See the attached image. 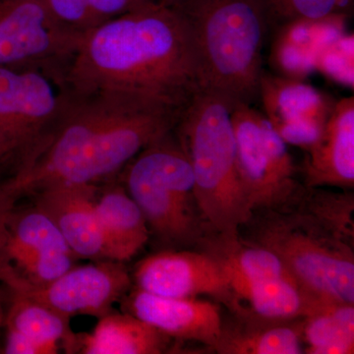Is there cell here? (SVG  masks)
Listing matches in <instances>:
<instances>
[{
    "label": "cell",
    "mask_w": 354,
    "mask_h": 354,
    "mask_svg": "<svg viewBox=\"0 0 354 354\" xmlns=\"http://www.w3.org/2000/svg\"><path fill=\"white\" fill-rule=\"evenodd\" d=\"M62 77L72 94L122 95L174 109L202 88L189 22L162 0L84 32Z\"/></svg>",
    "instance_id": "obj_1"
},
{
    "label": "cell",
    "mask_w": 354,
    "mask_h": 354,
    "mask_svg": "<svg viewBox=\"0 0 354 354\" xmlns=\"http://www.w3.org/2000/svg\"><path fill=\"white\" fill-rule=\"evenodd\" d=\"M183 109L106 94L69 100L55 128L6 179L16 199L55 184L99 185L174 130Z\"/></svg>",
    "instance_id": "obj_2"
},
{
    "label": "cell",
    "mask_w": 354,
    "mask_h": 354,
    "mask_svg": "<svg viewBox=\"0 0 354 354\" xmlns=\"http://www.w3.org/2000/svg\"><path fill=\"white\" fill-rule=\"evenodd\" d=\"M354 196L302 186L285 206L254 212L241 235L270 249L323 302L354 304Z\"/></svg>",
    "instance_id": "obj_3"
},
{
    "label": "cell",
    "mask_w": 354,
    "mask_h": 354,
    "mask_svg": "<svg viewBox=\"0 0 354 354\" xmlns=\"http://www.w3.org/2000/svg\"><path fill=\"white\" fill-rule=\"evenodd\" d=\"M234 104L201 88L184 106L174 127L192 167L206 237L239 235L252 216L237 169Z\"/></svg>",
    "instance_id": "obj_4"
},
{
    "label": "cell",
    "mask_w": 354,
    "mask_h": 354,
    "mask_svg": "<svg viewBox=\"0 0 354 354\" xmlns=\"http://www.w3.org/2000/svg\"><path fill=\"white\" fill-rule=\"evenodd\" d=\"M174 6L192 30L202 88L234 104L259 99L269 31L255 0H183Z\"/></svg>",
    "instance_id": "obj_5"
},
{
    "label": "cell",
    "mask_w": 354,
    "mask_h": 354,
    "mask_svg": "<svg viewBox=\"0 0 354 354\" xmlns=\"http://www.w3.org/2000/svg\"><path fill=\"white\" fill-rule=\"evenodd\" d=\"M120 176L158 241L198 247L206 239L192 167L174 128L141 151Z\"/></svg>",
    "instance_id": "obj_6"
},
{
    "label": "cell",
    "mask_w": 354,
    "mask_h": 354,
    "mask_svg": "<svg viewBox=\"0 0 354 354\" xmlns=\"http://www.w3.org/2000/svg\"><path fill=\"white\" fill-rule=\"evenodd\" d=\"M232 120L237 169L252 214L285 206L304 186L288 144L252 104H234Z\"/></svg>",
    "instance_id": "obj_7"
},
{
    "label": "cell",
    "mask_w": 354,
    "mask_h": 354,
    "mask_svg": "<svg viewBox=\"0 0 354 354\" xmlns=\"http://www.w3.org/2000/svg\"><path fill=\"white\" fill-rule=\"evenodd\" d=\"M68 100L59 74L34 67H0V130L13 147L14 167L43 143Z\"/></svg>",
    "instance_id": "obj_8"
},
{
    "label": "cell",
    "mask_w": 354,
    "mask_h": 354,
    "mask_svg": "<svg viewBox=\"0 0 354 354\" xmlns=\"http://www.w3.org/2000/svg\"><path fill=\"white\" fill-rule=\"evenodd\" d=\"M62 232L37 205L13 206L0 220V283L41 285L75 266Z\"/></svg>",
    "instance_id": "obj_9"
},
{
    "label": "cell",
    "mask_w": 354,
    "mask_h": 354,
    "mask_svg": "<svg viewBox=\"0 0 354 354\" xmlns=\"http://www.w3.org/2000/svg\"><path fill=\"white\" fill-rule=\"evenodd\" d=\"M81 36L60 24L44 0H0V67L62 76Z\"/></svg>",
    "instance_id": "obj_10"
},
{
    "label": "cell",
    "mask_w": 354,
    "mask_h": 354,
    "mask_svg": "<svg viewBox=\"0 0 354 354\" xmlns=\"http://www.w3.org/2000/svg\"><path fill=\"white\" fill-rule=\"evenodd\" d=\"M3 286L67 318L87 315L100 319L111 313L114 304L127 297L131 278L124 263L100 260L73 266L62 276L41 285L8 283Z\"/></svg>",
    "instance_id": "obj_11"
},
{
    "label": "cell",
    "mask_w": 354,
    "mask_h": 354,
    "mask_svg": "<svg viewBox=\"0 0 354 354\" xmlns=\"http://www.w3.org/2000/svg\"><path fill=\"white\" fill-rule=\"evenodd\" d=\"M137 288L158 297L207 295L234 312L230 279L220 260L203 250L162 251L145 258L134 272Z\"/></svg>",
    "instance_id": "obj_12"
},
{
    "label": "cell",
    "mask_w": 354,
    "mask_h": 354,
    "mask_svg": "<svg viewBox=\"0 0 354 354\" xmlns=\"http://www.w3.org/2000/svg\"><path fill=\"white\" fill-rule=\"evenodd\" d=\"M264 115L288 145L307 151L320 138L335 102L297 78L263 73Z\"/></svg>",
    "instance_id": "obj_13"
},
{
    "label": "cell",
    "mask_w": 354,
    "mask_h": 354,
    "mask_svg": "<svg viewBox=\"0 0 354 354\" xmlns=\"http://www.w3.org/2000/svg\"><path fill=\"white\" fill-rule=\"evenodd\" d=\"M124 299L127 312L171 339L199 342L212 349L220 341L223 321L216 301L158 297L138 288Z\"/></svg>",
    "instance_id": "obj_14"
},
{
    "label": "cell",
    "mask_w": 354,
    "mask_h": 354,
    "mask_svg": "<svg viewBox=\"0 0 354 354\" xmlns=\"http://www.w3.org/2000/svg\"><path fill=\"white\" fill-rule=\"evenodd\" d=\"M97 185L55 184L32 195L55 223L77 258L109 260L97 211Z\"/></svg>",
    "instance_id": "obj_15"
},
{
    "label": "cell",
    "mask_w": 354,
    "mask_h": 354,
    "mask_svg": "<svg viewBox=\"0 0 354 354\" xmlns=\"http://www.w3.org/2000/svg\"><path fill=\"white\" fill-rule=\"evenodd\" d=\"M310 187H354V97L335 102L320 138L305 151L299 169Z\"/></svg>",
    "instance_id": "obj_16"
},
{
    "label": "cell",
    "mask_w": 354,
    "mask_h": 354,
    "mask_svg": "<svg viewBox=\"0 0 354 354\" xmlns=\"http://www.w3.org/2000/svg\"><path fill=\"white\" fill-rule=\"evenodd\" d=\"M97 188L95 211L109 260L125 263L143 249L151 236L145 216L120 181Z\"/></svg>",
    "instance_id": "obj_17"
},
{
    "label": "cell",
    "mask_w": 354,
    "mask_h": 354,
    "mask_svg": "<svg viewBox=\"0 0 354 354\" xmlns=\"http://www.w3.org/2000/svg\"><path fill=\"white\" fill-rule=\"evenodd\" d=\"M235 316L271 322L299 320L323 301L317 299L291 274L232 286Z\"/></svg>",
    "instance_id": "obj_18"
},
{
    "label": "cell",
    "mask_w": 354,
    "mask_h": 354,
    "mask_svg": "<svg viewBox=\"0 0 354 354\" xmlns=\"http://www.w3.org/2000/svg\"><path fill=\"white\" fill-rule=\"evenodd\" d=\"M6 290L7 308L4 307L3 328L38 344L44 354L79 351V335L70 328V319L46 305Z\"/></svg>",
    "instance_id": "obj_19"
},
{
    "label": "cell",
    "mask_w": 354,
    "mask_h": 354,
    "mask_svg": "<svg viewBox=\"0 0 354 354\" xmlns=\"http://www.w3.org/2000/svg\"><path fill=\"white\" fill-rule=\"evenodd\" d=\"M171 337L129 312L101 317L90 334L79 335V353L85 354H160Z\"/></svg>",
    "instance_id": "obj_20"
},
{
    "label": "cell",
    "mask_w": 354,
    "mask_h": 354,
    "mask_svg": "<svg viewBox=\"0 0 354 354\" xmlns=\"http://www.w3.org/2000/svg\"><path fill=\"white\" fill-rule=\"evenodd\" d=\"M235 316V315H234ZM236 317V323L223 322L220 341L213 351L221 354L304 353L302 319L271 322Z\"/></svg>",
    "instance_id": "obj_21"
},
{
    "label": "cell",
    "mask_w": 354,
    "mask_h": 354,
    "mask_svg": "<svg viewBox=\"0 0 354 354\" xmlns=\"http://www.w3.org/2000/svg\"><path fill=\"white\" fill-rule=\"evenodd\" d=\"M304 353L353 354L354 304L322 302L302 319Z\"/></svg>",
    "instance_id": "obj_22"
},
{
    "label": "cell",
    "mask_w": 354,
    "mask_h": 354,
    "mask_svg": "<svg viewBox=\"0 0 354 354\" xmlns=\"http://www.w3.org/2000/svg\"><path fill=\"white\" fill-rule=\"evenodd\" d=\"M149 0H44L48 10L71 31L84 32Z\"/></svg>",
    "instance_id": "obj_23"
},
{
    "label": "cell",
    "mask_w": 354,
    "mask_h": 354,
    "mask_svg": "<svg viewBox=\"0 0 354 354\" xmlns=\"http://www.w3.org/2000/svg\"><path fill=\"white\" fill-rule=\"evenodd\" d=\"M264 16L269 39L298 21H318L344 15L349 0H255Z\"/></svg>",
    "instance_id": "obj_24"
},
{
    "label": "cell",
    "mask_w": 354,
    "mask_h": 354,
    "mask_svg": "<svg viewBox=\"0 0 354 354\" xmlns=\"http://www.w3.org/2000/svg\"><path fill=\"white\" fill-rule=\"evenodd\" d=\"M316 68L339 82L353 86V37L341 38L324 48L316 62Z\"/></svg>",
    "instance_id": "obj_25"
},
{
    "label": "cell",
    "mask_w": 354,
    "mask_h": 354,
    "mask_svg": "<svg viewBox=\"0 0 354 354\" xmlns=\"http://www.w3.org/2000/svg\"><path fill=\"white\" fill-rule=\"evenodd\" d=\"M15 155L10 149L0 148V171L7 167H13ZM1 183V181H0Z\"/></svg>",
    "instance_id": "obj_26"
},
{
    "label": "cell",
    "mask_w": 354,
    "mask_h": 354,
    "mask_svg": "<svg viewBox=\"0 0 354 354\" xmlns=\"http://www.w3.org/2000/svg\"><path fill=\"white\" fill-rule=\"evenodd\" d=\"M16 203L17 202L11 199L2 200V201H0V220H1L2 216H3L4 214H6L9 209L15 206Z\"/></svg>",
    "instance_id": "obj_27"
},
{
    "label": "cell",
    "mask_w": 354,
    "mask_h": 354,
    "mask_svg": "<svg viewBox=\"0 0 354 354\" xmlns=\"http://www.w3.org/2000/svg\"><path fill=\"white\" fill-rule=\"evenodd\" d=\"M6 199H11L16 201L15 198H14L12 195H11V193L9 192L8 189H7L6 184H4V180H2L1 183H0V201Z\"/></svg>",
    "instance_id": "obj_28"
},
{
    "label": "cell",
    "mask_w": 354,
    "mask_h": 354,
    "mask_svg": "<svg viewBox=\"0 0 354 354\" xmlns=\"http://www.w3.org/2000/svg\"><path fill=\"white\" fill-rule=\"evenodd\" d=\"M0 148L10 149V150L14 153V155H15L13 147L8 143V141H7L6 136H4L3 133L1 132V130H0Z\"/></svg>",
    "instance_id": "obj_29"
},
{
    "label": "cell",
    "mask_w": 354,
    "mask_h": 354,
    "mask_svg": "<svg viewBox=\"0 0 354 354\" xmlns=\"http://www.w3.org/2000/svg\"><path fill=\"white\" fill-rule=\"evenodd\" d=\"M4 321V305L2 301L1 297H0V334H1L2 328H3ZM0 353H1V346H0Z\"/></svg>",
    "instance_id": "obj_30"
},
{
    "label": "cell",
    "mask_w": 354,
    "mask_h": 354,
    "mask_svg": "<svg viewBox=\"0 0 354 354\" xmlns=\"http://www.w3.org/2000/svg\"><path fill=\"white\" fill-rule=\"evenodd\" d=\"M162 1L167 2V3L172 4H176L178 3V2L183 1V0H162Z\"/></svg>",
    "instance_id": "obj_31"
}]
</instances>
